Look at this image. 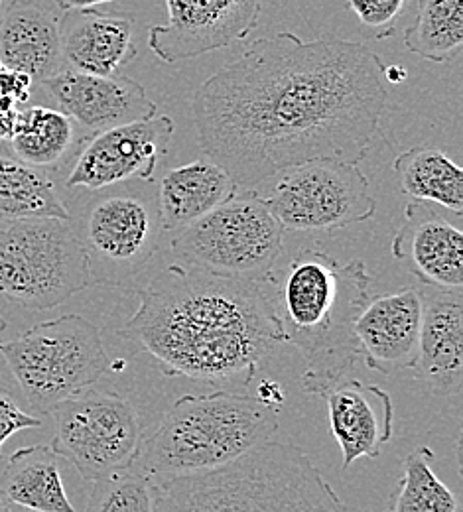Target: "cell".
<instances>
[{
  "label": "cell",
  "instance_id": "30bf717a",
  "mask_svg": "<svg viewBox=\"0 0 463 512\" xmlns=\"http://www.w3.org/2000/svg\"><path fill=\"white\" fill-rule=\"evenodd\" d=\"M56 422L52 449L66 457L85 481L127 471L142 444L140 418L131 400L89 388L50 410Z\"/></svg>",
  "mask_w": 463,
  "mask_h": 512
},
{
  "label": "cell",
  "instance_id": "cb8c5ba5",
  "mask_svg": "<svg viewBox=\"0 0 463 512\" xmlns=\"http://www.w3.org/2000/svg\"><path fill=\"white\" fill-rule=\"evenodd\" d=\"M36 217L71 219V213L44 170L0 150V223Z\"/></svg>",
  "mask_w": 463,
  "mask_h": 512
},
{
  "label": "cell",
  "instance_id": "9a60e30c",
  "mask_svg": "<svg viewBox=\"0 0 463 512\" xmlns=\"http://www.w3.org/2000/svg\"><path fill=\"white\" fill-rule=\"evenodd\" d=\"M393 256L424 286L462 290L463 235L426 201H410L393 239Z\"/></svg>",
  "mask_w": 463,
  "mask_h": 512
},
{
  "label": "cell",
  "instance_id": "d6986e66",
  "mask_svg": "<svg viewBox=\"0 0 463 512\" xmlns=\"http://www.w3.org/2000/svg\"><path fill=\"white\" fill-rule=\"evenodd\" d=\"M60 38L64 64L83 73L117 75L136 58L131 12L66 10L60 16Z\"/></svg>",
  "mask_w": 463,
  "mask_h": 512
},
{
  "label": "cell",
  "instance_id": "484cf974",
  "mask_svg": "<svg viewBox=\"0 0 463 512\" xmlns=\"http://www.w3.org/2000/svg\"><path fill=\"white\" fill-rule=\"evenodd\" d=\"M404 46L432 64L456 60L463 48V0H418Z\"/></svg>",
  "mask_w": 463,
  "mask_h": 512
},
{
  "label": "cell",
  "instance_id": "6da1fadb",
  "mask_svg": "<svg viewBox=\"0 0 463 512\" xmlns=\"http://www.w3.org/2000/svg\"><path fill=\"white\" fill-rule=\"evenodd\" d=\"M385 64L363 44L259 38L192 101L199 146L241 190L320 158L361 162L381 132Z\"/></svg>",
  "mask_w": 463,
  "mask_h": 512
},
{
  "label": "cell",
  "instance_id": "8992f818",
  "mask_svg": "<svg viewBox=\"0 0 463 512\" xmlns=\"http://www.w3.org/2000/svg\"><path fill=\"white\" fill-rule=\"evenodd\" d=\"M91 286L89 258L69 219L0 223V294L6 300L46 312Z\"/></svg>",
  "mask_w": 463,
  "mask_h": 512
},
{
  "label": "cell",
  "instance_id": "4dcf8cb0",
  "mask_svg": "<svg viewBox=\"0 0 463 512\" xmlns=\"http://www.w3.org/2000/svg\"><path fill=\"white\" fill-rule=\"evenodd\" d=\"M257 398L266 406L278 410V406L284 402L286 396H284V390H282L280 384L274 383V381H263V383L259 384Z\"/></svg>",
  "mask_w": 463,
  "mask_h": 512
},
{
  "label": "cell",
  "instance_id": "e575fe53",
  "mask_svg": "<svg viewBox=\"0 0 463 512\" xmlns=\"http://www.w3.org/2000/svg\"><path fill=\"white\" fill-rule=\"evenodd\" d=\"M6 331V320L0 316V337H2V333Z\"/></svg>",
  "mask_w": 463,
  "mask_h": 512
},
{
  "label": "cell",
  "instance_id": "1f68e13d",
  "mask_svg": "<svg viewBox=\"0 0 463 512\" xmlns=\"http://www.w3.org/2000/svg\"><path fill=\"white\" fill-rule=\"evenodd\" d=\"M115 0H58V6L66 10H79V8H95L99 4H109Z\"/></svg>",
  "mask_w": 463,
  "mask_h": 512
},
{
  "label": "cell",
  "instance_id": "ba28073f",
  "mask_svg": "<svg viewBox=\"0 0 463 512\" xmlns=\"http://www.w3.org/2000/svg\"><path fill=\"white\" fill-rule=\"evenodd\" d=\"M172 251L203 270L263 282L284 253V227L255 190L233 193L176 233Z\"/></svg>",
  "mask_w": 463,
  "mask_h": 512
},
{
  "label": "cell",
  "instance_id": "7a4b0ae2",
  "mask_svg": "<svg viewBox=\"0 0 463 512\" xmlns=\"http://www.w3.org/2000/svg\"><path fill=\"white\" fill-rule=\"evenodd\" d=\"M138 308L117 333L164 375L249 384L286 335L263 282L170 264L136 290Z\"/></svg>",
  "mask_w": 463,
  "mask_h": 512
},
{
  "label": "cell",
  "instance_id": "f1b7e54d",
  "mask_svg": "<svg viewBox=\"0 0 463 512\" xmlns=\"http://www.w3.org/2000/svg\"><path fill=\"white\" fill-rule=\"evenodd\" d=\"M406 2L408 0H347V6L377 40H383L395 34Z\"/></svg>",
  "mask_w": 463,
  "mask_h": 512
},
{
  "label": "cell",
  "instance_id": "d6a6232c",
  "mask_svg": "<svg viewBox=\"0 0 463 512\" xmlns=\"http://www.w3.org/2000/svg\"><path fill=\"white\" fill-rule=\"evenodd\" d=\"M406 75H408V71L404 69V67H400V65H385V69H383V77H385V81H389V83H404L406 81Z\"/></svg>",
  "mask_w": 463,
  "mask_h": 512
},
{
  "label": "cell",
  "instance_id": "5bb4252c",
  "mask_svg": "<svg viewBox=\"0 0 463 512\" xmlns=\"http://www.w3.org/2000/svg\"><path fill=\"white\" fill-rule=\"evenodd\" d=\"M42 85L56 109L91 136L152 119L158 111L146 89L125 75H95L66 67Z\"/></svg>",
  "mask_w": 463,
  "mask_h": 512
},
{
  "label": "cell",
  "instance_id": "8d00e7d4",
  "mask_svg": "<svg viewBox=\"0 0 463 512\" xmlns=\"http://www.w3.org/2000/svg\"><path fill=\"white\" fill-rule=\"evenodd\" d=\"M6 2H8V4H10V2H14V0H6Z\"/></svg>",
  "mask_w": 463,
  "mask_h": 512
},
{
  "label": "cell",
  "instance_id": "f546056e",
  "mask_svg": "<svg viewBox=\"0 0 463 512\" xmlns=\"http://www.w3.org/2000/svg\"><path fill=\"white\" fill-rule=\"evenodd\" d=\"M42 420L24 412L10 390L0 388V453L2 446L18 432L40 428Z\"/></svg>",
  "mask_w": 463,
  "mask_h": 512
},
{
  "label": "cell",
  "instance_id": "e0dca14e",
  "mask_svg": "<svg viewBox=\"0 0 463 512\" xmlns=\"http://www.w3.org/2000/svg\"><path fill=\"white\" fill-rule=\"evenodd\" d=\"M416 375L440 396H458L463 379L462 290L424 286Z\"/></svg>",
  "mask_w": 463,
  "mask_h": 512
},
{
  "label": "cell",
  "instance_id": "7c38bea8",
  "mask_svg": "<svg viewBox=\"0 0 463 512\" xmlns=\"http://www.w3.org/2000/svg\"><path fill=\"white\" fill-rule=\"evenodd\" d=\"M265 0H164L166 22L148 32V48L166 64L196 60L243 42Z\"/></svg>",
  "mask_w": 463,
  "mask_h": 512
},
{
  "label": "cell",
  "instance_id": "8fae6325",
  "mask_svg": "<svg viewBox=\"0 0 463 512\" xmlns=\"http://www.w3.org/2000/svg\"><path fill=\"white\" fill-rule=\"evenodd\" d=\"M274 178L263 199L284 231H335L377 213V199L357 162L308 160Z\"/></svg>",
  "mask_w": 463,
  "mask_h": 512
},
{
  "label": "cell",
  "instance_id": "5b68a950",
  "mask_svg": "<svg viewBox=\"0 0 463 512\" xmlns=\"http://www.w3.org/2000/svg\"><path fill=\"white\" fill-rule=\"evenodd\" d=\"M278 430V410L235 392L186 394L140 444L134 469L148 479L192 475L227 465Z\"/></svg>",
  "mask_w": 463,
  "mask_h": 512
},
{
  "label": "cell",
  "instance_id": "603a6c76",
  "mask_svg": "<svg viewBox=\"0 0 463 512\" xmlns=\"http://www.w3.org/2000/svg\"><path fill=\"white\" fill-rule=\"evenodd\" d=\"M400 192L414 201L442 205L448 211H463V170L442 150L414 146L402 152L393 164Z\"/></svg>",
  "mask_w": 463,
  "mask_h": 512
},
{
  "label": "cell",
  "instance_id": "74e56055",
  "mask_svg": "<svg viewBox=\"0 0 463 512\" xmlns=\"http://www.w3.org/2000/svg\"><path fill=\"white\" fill-rule=\"evenodd\" d=\"M28 512H34V511H28Z\"/></svg>",
  "mask_w": 463,
  "mask_h": 512
},
{
  "label": "cell",
  "instance_id": "4fadbf2b",
  "mask_svg": "<svg viewBox=\"0 0 463 512\" xmlns=\"http://www.w3.org/2000/svg\"><path fill=\"white\" fill-rule=\"evenodd\" d=\"M172 136L174 121L166 115L89 136L69 172L67 190L97 192L129 180L152 182Z\"/></svg>",
  "mask_w": 463,
  "mask_h": 512
},
{
  "label": "cell",
  "instance_id": "d590c367",
  "mask_svg": "<svg viewBox=\"0 0 463 512\" xmlns=\"http://www.w3.org/2000/svg\"><path fill=\"white\" fill-rule=\"evenodd\" d=\"M2 2H4V0H0V8H2Z\"/></svg>",
  "mask_w": 463,
  "mask_h": 512
},
{
  "label": "cell",
  "instance_id": "52a82bcc",
  "mask_svg": "<svg viewBox=\"0 0 463 512\" xmlns=\"http://www.w3.org/2000/svg\"><path fill=\"white\" fill-rule=\"evenodd\" d=\"M0 355L28 404L44 414L113 371L99 327L77 314L42 321L12 341H0Z\"/></svg>",
  "mask_w": 463,
  "mask_h": 512
},
{
  "label": "cell",
  "instance_id": "83f0119b",
  "mask_svg": "<svg viewBox=\"0 0 463 512\" xmlns=\"http://www.w3.org/2000/svg\"><path fill=\"white\" fill-rule=\"evenodd\" d=\"M85 512H152V479L134 467L93 483Z\"/></svg>",
  "mask_w": 463,
  "mask_h": 512
},
{
  "label": "cell",
  "instance_id": "4316f807",
  "mask_svg": "<svg viewBox=\"0 0 463 512\" xmlns=\"http://www.w3.org/2000/svg\"><path fill=\"white\" fill-rule=\"evenodd\" d=\"M434 453L416 448L402 461V477L387 512H458L454 493L432 469Z\"/></svg>",
  "mask_w": 463,
  "mask_h": 512
},
{
  "label": "cell",
  "instance_id": "836d02e7",
  "mask_svg": "<svg viewBox=\"0 0 463 512\" xmlns=\"http://www.w3.org/2000/svg\"><path fill=\"white\" fill-rule=\"evenodd\" d=\"M0 512H12L10 511V503L2 497V493H0Z\"/></svg>",
  "mask_w": 463,
  "mask_h": 512
},
{
  "label": "cell",
  "instance_id": "9c48e42d",
  "mask_svg": "<svg viewBox=\"0 0 463 512\" xmlns=\"http://www.w3.org/2000/svg\"><path fill=\"white\" fill-rule=\"evenodd\" d=\"M81 209L75 233L89 258L95 286H125L156 255L164 233L156 195L97 190Z\"/></svg>",
  "mask_w": 463,
  "mask_h": 512
},
{
  "label": "cell",
  "instance_id": "2e32d148",
  "mask_svg": "<svg viewBox=\"0 0 463 512\" xmlns=\"http://www.w3.org/2000/svg\"><path fill=\"white\" fill-rule=\"evenodd\" d=\"M420 320L422 302L416 288L369 300L355 321V335L365 365L387 377L414 369Z\"/></svg>",
  "mask_w": 463,
  "mask_h": 512
},
{
  "label": "cell",
  "instance_id": "7402d4cb",
  "mask_svg": "<svg viewBox=\"0 0 463 512\" xmlns=\"http://www.w3.org/2000/svg\"><path fill=\"white\" fill-rule=\"evenodd\" d=\"M0 493L10 505L34 512H77L67 499L58 453L52 446L14 451L0 475Z\"/></svg>",
  "mask_w": 463,
  "mask_h": 512
},
{
  "label": "cell",
  "instance_id": "ffe728a7",
  "mask_svg": "<svg viewBox=\"0 0 463 512\" xmlns=\"http://www.w3.org/2000/svg\"><path fill=\"white\" fill-rule=\"evenodd\" d=\"M0 64L40 83L66 69L60 16L32 0L10 2L0 20Z\"/></svg>",
  "mask_w": 463,
  "mask_h": 512
},
{
  "label": "cell",
  "instance_id": "44dd1931",
  "mask_svg": "<svg viewBox=\"0 0 463 512\" xmlns=\"http://www.w3.org/2000/svg\"><path fill=\"white\" fill-rule=\"evenodd\" d=\"M237 190L231 176L209 158L168 170L156 195L162 229L178 233L190 227Z\"/></svg>",
  "mask_w": 463,
  "mask_h": 512
},
{
  "label": "cell",
  "instance_id": "277c9868",
  "mask_svg": "<svg viewBox=\"0 0 463 512\" xmlns=\"http://www.w3.org/2000/svg\"><path fill=\"white\" fill-rule=\"evenodd\" d=\"M152 512H347L310 455L265 442L217 469L152 479Z\"/></svg>",
  "mask_w": 463,
  "mask_h": 512
},
{
  "label": "cell",
  "instance_id": "ac0fdd59",
  "mask_svg": "<svg viewBox=\"0 0 463 512\" xmlns=\"http://www.w3.org/2000/svg\"><path fill=\"white\" fill-rule=\"evenodd\" d=\"M343 469L357 459H377L393 438L395 408L387 390L359 381H339L324 396Z\"/></svg>",
  "mask_w": 463,
  "mask_h": 512
},
{
  "label": "cell",
  "instance_id": "d4e9b609",
  "mask_svg": "<svg viewBox=\"0 0 463 512\" xmlns=\"http://www.w3.org/2000/svg\"><path fill=\"white\" fill-rule=\"evenodd\" d=\"M12 154L38 170L56 168L75 142V123L50 107H30L16 113L10 130Z\"/></svg>",
  "mask_w": 463,
  "mask_h": 512
},
{
  "label": "cell",
  "instance_id": "3957f363",
  "mask_svg": "<svg viewBox=\"0 0 463 512\" xmlns=\"http://www.w3.org/2000/svg\"><path fill=\"white\" fill-rule=\"evenodd\" d=\"M286 343L302 359V390L326 396L361 361L355 321L371 300V276L361 260L341 262L328 251L304 247L263 280Z\"/></svg>",
  "mask_w": 463,
  "mask_h": 512
}]
</instances>
